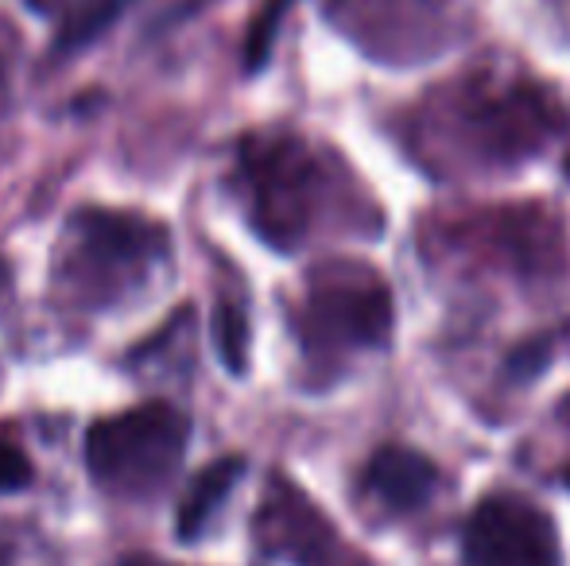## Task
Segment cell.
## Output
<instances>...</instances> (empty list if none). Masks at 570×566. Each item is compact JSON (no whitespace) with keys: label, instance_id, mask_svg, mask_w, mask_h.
Here are the masks:
<instances>
[{"label":"cell","instance_id":"1","mask_svg":"<svg viewBox=\"0 0 570 566\" xmlns=\"http://www.w3.org/2000/svg\"><path fill=\"white\" fill-rule=\"evenodd\" d=\"M171 257L159 221L128 210H75L55 245L51 287L70 310H114L136 299Z\"/></svg>","mask_w":570,"mask_h":566},{"label":"cell","instance_id":"2","mask_svg":"<svg viewBox=\"0 0 570 566\" xmlns=\"http://www.w3.org/2000/svg\"><path fill=\"white\" fill-rule=\"evenodd\" d=\"M237 182L253 229L279 252H292L315 229L326 198L318 156L292 132H253L240 140Z\"/></svg>","mask_w":570,"mask_h":566},{"label":"cell","instance_id":"3","mask_svg":"<svg viewBox=\"0 0 570 566\" xmlns=\"http://www.w3.org/2000/svg\"><path fill=\"white\" fill-rule=\"evenodd\" d=\"M190 443V419L175 404L148 400L140 408L117 411L86 435V466L98 489L114 497H156L179 474Z\"/></svg>","mask_w":570,"mask_h":566},{"label":"cell","instance_id":"4","mask_svg":"<svg viewBox=\"0 0 570 566\" xmlns=\"http://www.w3.org/2000/svg\"><path fill=\"white\" fill-rule=\"evenodd\" d=\"M392 291L368 265L331 260L307 276L299 302V341L311 361L376 349L392 334Z\"/></svg>","mask_w":570,"mask_h":566},{"label":"cell","instance_id":"5","mask_svg":"<svg viewBox=\"0 0 570 566\" xmlns=\"http://www.w3.org/2000/svg\"><path fill=\"white\" fill-rule=\"evenodd\" d=\"M451 113H458V137L465 148L489 167L524 163L567 125L559 101L528 82L462 90Z\"/></svg>","mask_w":570,"mask_h":566},{"label":"cell","instance_id":"6","mask_svg":"<svg viewBox=\"0 0 570 566\" xmlns=\"http://www.w3.org/2000/svg\"><path fill=\"white\" fill-rule=\"evenodd\" d=\"M462 552L470 566H559L551 520L524 497L493 493L465 520Z\"/></svg>","mask_w":570,"mask_h":566},{"label":"cell","instance_id":"7","mask_svg":"<svg viewBox=\"0 0 570 566\" xmlns=\"http://www.w3.org/2000/svg\"><path fill=\"white\" fill-rule=\"evenodd\" d=\"M256 544L276 559L295 566H350V552L342 547V536L334 524L295 489L287 477H272L264 500L256 508Z\"/></svg>","mask_w":570,"mask_h":566},{"label":"cell","instance_id":"8","mask_svg":"<svg viewBox=\"0 0 570 566\" xmlns=\"http://www.w3.org/2000/svg\"><path fill=\"white\" fill-rule=\"evenodd\" d=\"M435 485H439V466L428 454L412 450V446H381L368 458L365 489L384 508H392V513H412V508L428 505Z\"/></svg>","mask_w":570,"mask_h":566},{"label":"cell","instance_id":"9","mask_svg":"<svg viewBox=\"0 0 570 566\" xmlns=\"http://www.w3.org/2000/svg\"><path fill=\"white\" fill-rule=\"evenodd\" d=\"M240 474H245V458H237V454H233V458H218L206 469H198L195 481H190V489L183 493V500H179V520H175L179 539H187V544L203 539V532L210 528V520L222 513V505L229 500V493L237 489Z\"/></svg>","mask_w":570,"mask_h":566},{"label":"cell","instance_id":"10","mask_svg":"<svg viewBox=\"0 0 570 566\" xmlns=\"http://www.w3.org/2000/svg\"><path fill=\"white\" fill-rule=\"evenodd\" d=\"M132 0H78L75 8L67 12L59 28V39H55V54H70L78 47L94 43L98 36H106L109 23L117 20Z\"/></svg>","mask_w":570,"mask_h":566},{"label":"cell","instance_id":"11","mask_svg":"<svg viewBox=\"0 0 570 566\" xmlns=\"http://www.w3.org/2000/svg\"><path fill=\"white\" fill-rule=\"evenodd\" d=\"M214 338H218V354L226 361L229 373H245L248 361V315L240 302L222 299L218 302V318H214Z\"/></svg>","mask_w":570,"mask_h":566},{"label":"cell","instance_id":"12","mask_svg":"<svg viewBox=\"0 0 570 566\" xmlns=\"http://www.w3.org/2000/svg\"><path fill=\"white\" fill-rule=\"evenodd\" d=\"M287 8H292V0H268V4H264V12L253 20V31H248V47H245L248 67H261V62L268 59L272 39H276V28H279V20H284Z\"/></svg>","mask_w":570,"mask_h":566},{"label":"cell","instance_id":"13","mask_svg":"<svg viewBox=\"0 0 570 566\" xmlns=\"http://www.w3.org/2000/svg\"><path fill=\"white\" fill-rule=\"evenodd\" d=\"M36 469H31L28 454L12 443H0V493H20L31 485Z\"/></svg>","mask_w":570,"mask_h":566},{"label":"cell","instance_id":"14","mask_svg":"<svg viewBox=\"0 0 570 566\" xmlns=\"http://www.w3.org/2000/svg\"><path fill=\"white\" fill-rule=\"evenodd\" d=\"M16 62H20V36H16L12 23L0 16V113L8 109V98H12V75Z\"/></svg>","mask_w":570,"mask_h":566},{"label":"cell","instance_id":"15","mask_svg":"<svg viewBox=\"0 0 570 566\" xmlns=\"http://www.w3.org/2000/svg\"><path fill=\"white\" fill-rule=\"evenodd\" d=\"M0 566H16V536L8 524H0Z\"/></svg>","mask_w":570,"mask_h":566},{"label":"cell","instance_id":"16","mask_svg":"<svg viewBox=\"0 0 570 566\" xmlns=\"http://www.w3.org/2000/svg\"><path fill=\"white\" fill-rule=\"evenodd\" d=\"M117 566H175V563H159V559H148V555H132V559H120Z\"/></svg>","mask_w":570,"mask_h":566},{"label":"cell","instance_id":"17","mask_svg":"<svg viewBox=\"0 0 570 566\" xmlns=\"http://www.w3.org/2000/svg\"><path fill=\"white\" fill-rule=\"evenodd\" d=\"M559 416H563V424L570 427V396H567V400H563V408H559Z\"/></svg>","mask_w":570,"mask_h":566},{"label":"cell","instance_id":"18","mask_svg":"<svg viewBox=\"0 0 570 566\" xmlns=\"http://www.w3.org/2000/svg\"><path fill=\"white\" fill-rule=\"evenodd\" d=\"M4 291H8V268L0 265V295H4Z\"/></svg>","mask_w":570,"mask_h":566},{"label":"cell","instance_id":"19","mask_svg":"<svg viewBox=\"0 0 570 566\" xmlns=\"http://www.w3.org/2000/svg\"><path fill=\"white\" fill-rule=\"evenodd\" d=\"M563 481H567V489H570V469H567V474H563Z\"/></svg>","mask_w":570,"mask_h":566}]
</instances>
